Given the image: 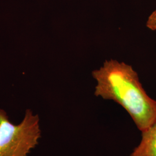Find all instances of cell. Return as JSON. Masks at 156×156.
Instances as JSON below:
<instances>
[{
  "label": "cell",
  "instance_id": "obj_1",
  "mask_svg": "<svg viewBox=\"0 0 156 156\" xmlns=\"http://www.w3.org/2000/svg\"><path fill=\"white\" fill-rule=\"evenodd\" d=\"M95 95L115 102L128 113L142 133L156 121V101L147 94L131 66L114 59L106 60L92 72Z\"/></svg>",
  "mask_w": 156,
  "mask_h": 156
},
{
  "label": "cell",
  "instance_id": "obj_2",
  "mask_svg": "<svg viewBox=\"0 0 156 156\" xmlns=\"http://www.w3.org/2000/svg\"><path fill=\"white\" fill-rule=\"evenodd\" d=\"M41 136L40 120L27 109L20 123H12L0 109V156H27L38 144Z\"/></svg>",
  "mask_w": 156,
  "mask_h": 156
},
{
  "label": "cell",
  "instance_id": "obj_3",
  "mask_svg": "<svg viewBox=\"0 0 156 156\" xmlns=\"http://www.w3.org/2000/svg\"><path fill=\"white\" fill-rule=\"evenodd\" d=\"M141 134L140 144L129 156H156V121Z\"/></svg>",
  "mask_w": 156,
  "mask_h": 156
},
{
  "label": "cell",
  "instance_id": "obj_4",
  "mask_svg": "<svg viewBox=\"0 0 156 156\" xmlns=\"http://www.w3.org/2000/svg\"><path fill=\"white\" fill-rule=\"evenodd\" d=\"M146 27L151 30H156V9L151 13L146 22Z\"/></svg>",
  "mask_w": 156,
  "mask_h": 156
}]
</instances>
